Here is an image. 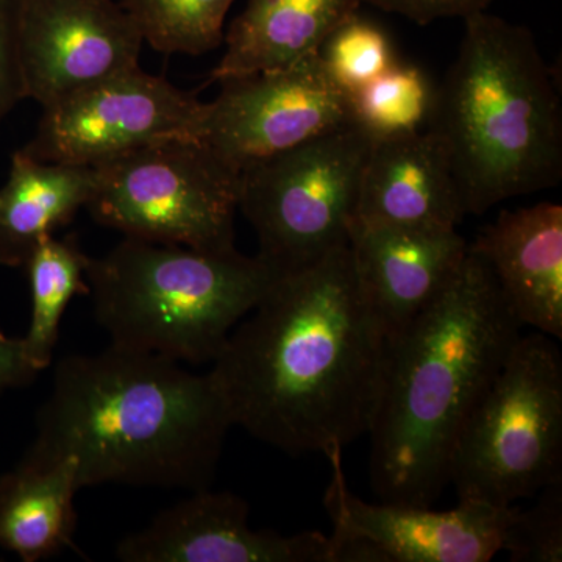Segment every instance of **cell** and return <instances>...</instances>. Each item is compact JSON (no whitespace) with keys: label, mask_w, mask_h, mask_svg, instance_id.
Listing matches in <instances>:
<instances>
[{"label":"cell","mask_w":562,"mask_h":562,"mask_svg":"<svg viewBox=\"0 0 562 562\" xmlns=\"http://www.w3.org/2000/svg\"><path fill=\"white\" fill-rule=\"evenodd\" d=\"M392 344L347 244L280 272L209 373L233 427L290 454L327 457L371 431Z\"/></svg>","instance_id":"cell-1"},{"label":"cell","mask_w":562,"mask_h":562,"mask_svg":"<svg viewBox=\"0 0 562 562\" xmlns=\"http://www.w3.org/2000/svg\"><path fill=\"white\" fill-rule=\"evenodd\" d=\"M233 427L210 373L109 346L61 358L25 457L72 460L81 490L99 484L210 487Z\"/></svg>","instance_id":"cell-2"},{"label":"cell","mask_w":562,"mask_h":562,"mask_svg":"<svg viewBox=\"0 0 562 562\" xmlns=\"http://www.w3.org/2000/svg\"><path fill=\"white\" fill-rule=\"evenodd\" d=\"M522 328L486 262L469 249L446 290L392 344L369 431V472L380 502L438 501L458 436Z\"/></svg>","instance_id":"cell-3"},{"label":"cell","mask_w":562,"mask_h":562,"mask_svg":"<svg viewBox=\"0 0 562 562\" xmlns=\"http://www.w3.org/2000/svg\"><path fill=\"white\" fill-rule=\"evenodd\" d=\"M449 151L465 213L557 187L562 179L560 92L535 35L494 14L464 18L430 124Z\"/></svg>","instance_id":"cell-4"},{"label":"cell","mask_w":562,"mask_h":562,"mask_svg":"<svg viewBox=\"0 0 562 562\" xmlns=\"http://www.w3.org/2000/svg\"><path fill=\"white\" fill-rule=\"evenodd\" d=\"M279 271L260 255L127 238L87 268L111 346L180 364L213 362Z\"/></svg>","instance_id":"cell-5"},{"label":"cell","mask_w":562,"mask_h":562,"mask_svg":"<svg viewBox=\"0 0 562 562\" xmlns=\"http://www.w3.org/2000/svg\"><path fill=\"white\" fill-rule=\"evenodd\" d=\"M562 482V355L557 339L520 335L454 443L458 501L516 505Z\"/></svg>","instance_id":"cell-6"},{"label":"cell","mask_w":562,"mask_h":562,"mask_svg":"<svg viewBox=\"0 0 562 562\" xmlns=\"http://www.w3.org/2000/svg\"><path fill=\"white\" fill-rule=\"evenodd\" d=\"M372 143L351 124L239 173V211L257 233L258 255L279 273L350 243Z\"/></svg>","instance_id":"cell-7"},{"label":"cell","mask_w":562,"mask_h":562,"mask_svg":"<svg viewBox=\"0 0 562 562\" xmlns=\"http://www.w3.org/2000/svg\"><path fill=\"white\" fill-rule=\"evenodd\" d=\"M87 209L127 238L235 249L239 172L194 138L139 147L95 166Z\"/></svg>","instance_id":"cell-8"},{"label":"cell","mask_w":562,"mask_h":562,"mask_svg":"<svg viewBox=\"0 0 562 562\" xmlns=\"http://www.w3.org/2000/svg\"><path fill=\"white\" fill-rule=\"evenodd\" d=\"M203 102L192 138L241 173L306 140L355 124L350 95L331 80L319 55L288 68L217 81Z\"/></svg>","instance_id":"cell-9"},{"label":"cell","mask_w":562,"mask_h":562,"mask_svg":"<svg viewBox=\"0 0 562 562\" xmlns=\"http://www.w3.org/2000/svg\"><path fill=\"white\" fill-rule=\"evenodd\" d=\"M344 450L327 454L330 483L324 506L333 524L331 562H487L502 552L513 506L460 501L450 512L431 506L368 503L351 494Z\"/></svg>","instance_id":"cell-10"},{"label":"cell","mask_w":562,"mask_h":562,"mask_svg":"<svg viewBox=\"0 0 562 562\" xmlns=\"http://www.w3.org/2000/svg\"><path fill=\"white\" fill-rule=\"evenodd\" d=\"M203 102L136 68L43 109L22 151L40 161L95 166L173 138H192Z\"/></svg>","instance_id":"cell-11"},{"label":"cell","mask_w":562,"mask_h":562,"mask_svg":"<svg viewBox=\"0 0 562 562\" xmlns=\"http://www.w3.org/2000/svg\"><path fill=\"white\" fill-rule=\"evenodd\" d=\"M144 38L114 0H21L20 52L27 99L49 109L139 68Z\"/></svg>","instance_id":"cell-12"},{"label":"cell","mask_w":562,"mask_h":562,"mask_svg":"<svg viewBox=\"0 0 562 562\" xmlns=\"http://www.w3.org/2000/svg\"><path fill=\"white\" fill-rule=\"evenodd\" d=\"M124 562H331L330 536L254 530L249 505L227 491H192L116 546Z\"/></svg>","instance_id":"cell-13"},{"label":"cell","mask_w":562,"mask_h":562,"mask_svg":"<svg viewBox=\"0 0 562 562\" xmlns=\"http://www.w3.org/2000/svg\"><path fill=\"white\" fill-rule=\"evenodd\" d=\"M350 250L366 297L395 339L452 281L469 243L453 231L355 222Z\"/></svg>","instance_id":"cell-14"},{"label":"cell","mask_w":562,"mask_h":562,"mask_svg":"<svg viewBox=\"0 0 562 562\" xmlns=\"http://www.w3.org/2000/svg\"><path fill=\"white\" fill-rule=\"evenodd\" d=\"M469 249L494 277L522 327L562 338V206L553 202L503 210Z\"/></svg>","instance_id":"cell-15"},{"label":"cell","mask_w":562,"mask_h":562,"mask_svg":"<svg viewBox=\"0 0 562 562\" xmlns=\"http://www.w3.org/2000/svg\"><path fill=\"white\" fill-rule=\"evenodd\" d=\"M465 216L449 151L431 128L373 140L355 222L453 231Z\"/></svg>","instance_id":"cell-16"},{"label":"cell","mask_w":562,"mask_h":562,"mask_svg":"<svg viewBox=\"0 0 562 562\" xmlns=\"http://www.w3.org/2000/svg\"><path fill=\"white\" fill-rule=\"evenodd\" d=\"M362 0H249L225 33L211 80L288 68L312 57Z\"/></svg>","instance_id":"cell-17"},{"label":"cell","mask_w":562,"mask_h":562,"mask_svg":"<svg viewBox=\"0 0 562 562\" xmlns=\"http://www.w3.org/2000/svg\"><path fill=\"white\" fill-rule=\"evenodd\" d=\"M94 183L91 166L40 161L14 151L9 179L0 188V265L24 268L43 239L87 206Z\"/></svg>","instance_id":"cell-18"},{"label":"cell","mask_w":562,"mask_h":562,"mask_svg":"<svg viewBox=\"0 0 562 562\" xmlns=\"http://www.w3.org/2000/svg\"><path fill=\"white\" fill-rule=\"evenodd\" d=\"M80 490L72 460L22 458L0 476V547L24 562L61 552L76 532Z\"/></svg>","instance_id":"cell-19"},{"label":"cell","mask_w":562,"mask_h":562,"mask_svg":"<svg viewBox=\"0 0 562 562\" xmlns=\"http://www.w3.org/2000/svg\"><path fill=\"white\" fill-rule=\"evenodd\" d=\"M90 257L76 236L43 239L25 262L31 280V324L22 342L29 360L40 372L54 360L60 324L70 301L88 295L87 268Z\"/></svg>","instance_id":"cell-20"},{"label":"cell","mask_w":562,"mask_h":562,"mask_svg":"<svg viewBox=\"0 0 562 562\" xmlns=\"http://www.w3.org/2000/svg\"><path fill=\"white\" fill-rule=\"evenodd\" d=\"M355 124L373 140L425 131L436 88L419 66L397 61L350 98Z\"/></svg>","instance_id":"cell-21"},{"label":"cell","mask_w":562,"mask_h":562,"mask_svg":"<svg viewBox=\"0 0 562 562\" xmlns=\"http://www.w3.org/2000/svg\"><path fill=\"white\" fill-rule=\"evenodd\" d=\"M235 0H121L144 43L161 54L203 55L224 43Z\"/></svg>","instance_id":"cell-22"},{"label":"cell","mask_w":562,"mask_h":562,"mask_svg":"<svg viewBox=\"0 0 562 562\" xmlns=\"http://www.w3.org/2000/svg\"><path fill=\"white\" fill-rule=\"evenodd\" d=\"M317 55L331 80L350 98L398 61L386 32L360 13L339 25Z\"/></svg>","instance_id":"cell-23"},{"label":"cell","mask_w":562,"mask_h":562,"mask_svg":"<svg viewBox=\"0 0 562 562\" xmlns=\"http://www.w3.org/2000/svg\"><path fill=\"white\" fill-rule=\"evenodd\" d=\"M538 494L530 508L513 506L503 530L502 552L513 562L562 561V482Z\"/></svg>","instance_id":"cell-24"},{"label":"cell","mask_w":562,"mask_h":562,"mask_svg":"<svg viewBox=\"0 0 562 562\" xmlns=\"http://www.w3.org/2000/svg\"><path fill=\"white\" fill-rule=\"evenodd\" d=\"M21 0H0V122L27 99L20 52Z\"/></svg>","instance_id":"cell-25"},{"label":"cell","mask_w":562,"mask_h":562,"mask_svg":"<svg viewBox=\"0 0 562 562\" xmlns=\"http://www.w3.org/2000/svg\"><path fill=\"white\" fill-rule=\"evenodd\" d=\"M375 9L401 14L419 25H428L447 18L472 16L490 9L492 0H362Z\"/></svg>","instance_id":"cell-26"},{"label":"cell","mask_w":562,"mask_h":562,"mask_svg":"<svg viewBox=\"0 0 562 562\" xmlns=\"http://www.w3.org/2000/svg\"><path fill=\"white\" fill-rule=\"evenodd\" d=\"M38 373L29 360L22 338H13L0 328V395L27 386Z\"/></svg>","instance_id":"cell-27"}]
</instances>
